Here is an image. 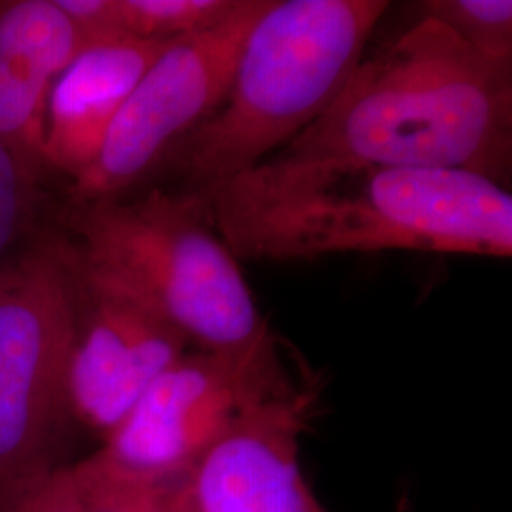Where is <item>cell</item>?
Here are the masks:
<instances>
[{"label":"cell","mask_w":512,"mask_h":512,"mask_svg":"<svg viewBox=\"0 0 512 512\" xmlns=\"http://www.w3.org/2000/svg\"><path fill=\"white\" fill-rule=\"evenodd\" d=\"M317 401L296 384L245 412L190 469L194 512H327L300 469Z\"/></svg>","instance_id":"cell-9"},{"label":"cell","mask_w":512,"mask_h":512,"mask_svg":"<svg viewBox=\"0 0 512 512\" xmlns=\"http://www.w3.org/2000/svg\"><path fill=\"white\" fill-rule=\"evenodd\" d=\"M268 6L270 0H238L217 25L169 40L129 95L97 160L71 181V203L124 198L164 167L222 105L243 42Z\"/></svg>","instance_id":"cell-6"},{"label":"cell","mask_w":512,"mask_h":512,"mask_svg":"<svg viewBox=\"0 0 512 512\" xmlns=\"http://www.w3.org/2000/svg\"><path fill=\"white\" fill-rule=\"evenodd\" d=\"M57 243L73 275L76 300L69 410L105 439L190 344L143 296L86 264L65 239Z\"/></svg>","instance_id":"cell-8"},{"label":"cell","mask_w":512,"mask_h":512,"mask_svg":"<svg viewBox=\"0 0 512 512\" xmlns=\"http://www.w3.org/2000/svg\"><path fill=\"white\" fill-rule=\"evenodd\" d=\"M167 42H99L55 78L44 126L46 169L74 181L97 160L114 120Z\"/></svg>","instance_id":"cell-11"},{"label":"cell","mask_w":512,"mask_h":512,"mask_svg":"<svg viewBox=\"0 0 512 512\" xmlns=\"http://www.w3.org/2000/svg\"><path fill=\"white\" fill-rule=\"evenodd\" d=\"M294 385L274 332L251 348L184 353L97 452L139 475H186L245 412Z\"/></svg>","instance_id":"cell-7"},{"label":"cell","mask_w":512,"mask_h":512,"mask_svg":"<svg viewBox=\"0 0 512 512\" xmlns=\"http://www.w3.org/2000/svg\"><path fill=\"white\" fill-rule=\"evenodd\" d=\"M277 154L467 171L509 190L512 65L420 18L366 50L330 109Z\"/></svg>","instance_id":"cell-2"},{"label":"cell","mask_w":512,"mask_h":512,"mask_svg":"<svg viewBox=\"0 0 512 512\" xmlns=\"http://www.w3.org/2000/svg\"><path fill=\"white\" fill-rule=\"evenodd\" d=\"M238 0H99L95 27L105 40H173L228 18Z\"/></svg>","instance_id":"cell-12"},{"label":"cell","mask_w":512,"mask_h":512,"mask_svg":"<svg viewBox=\"0 0 512 512\" xmlns=\"http://www.w3.org/2000/svg\"><path fill=\"white\" fill-rule=\"evenodd\" d=\"M31 190L14 156L0 143V264L21 232Z\"/></svg>","instance_id":"cell-15"},{"label":"cell","mask_w":512,"mask_h":512,"mask_svg":"<svg viewBox=\"0 0 512 512\" xmlns=\"http://www.w3.org/2000/svg\"><path fill=\"white\" fill-rule=\"evenodd\" d=\"M387 8L384 0H270L222 105L165 162L179 190L203 202L310 128L344 90Z\"/></svg>","instance_id":"cell-3"},{"label":"cell","mask_w":512,"mask_h":512,"mask_svg":"<svg viewBox=\"0 0 512 512\" xmlns=\"http://www.w3.org/2000/svg\"><path fill=\"white\" fill-rule=\"evenodd\" d=\"M420 18L433 19L463 40L475 54L512 65V2L509 0H425Z\"/></svg>","instance_id":"cell-13"},{"label":"cell","mask_w":512,"mask_h":512,"mask_svg":"<svg viewBox=\"0 0 512 512\" xmlns=\"http://www.w3.org/2000/svg\"><path fill=\"white\" fill-rule=\"evenodd\" d=\"M73 275L57 239L0 264V505L50 473L69 410Z\"/></svg>","instance_id":"cell-5"},{"label":"cell","mask_w":512,"mask_h":512,"mask_svg":"<svg viewBox=\"0 0 512 512\" xmlns=\"http://www.w3.org/2000/svg\"><path fill=\"white\" fill-rule=\"evenodd\" d=\"M67 245L124 283L202 351H238L270 336L239 260L205 203L179 188L71 203Z\"/></svg>","instance_id":"cell-4"},{"label":"cell","mask_w":512,"mask_h":512,"mask_svg":"<svg viewBox=\"0 0 512 512\" xmlns=\"http://www.w3.org/2000/svg\"><path fill=\"white\" fill-rule=\"evenodd\" d=\"M0 512H84L73 467H54L2 503Z\"/></svg>","instance_id":"cell-14"},{"label":"cell","mask_w":512,"mask_h":512,"mask_svg":"<svg viewBox=\"0 0 512 512\" xmlns=\"http://www.w3.org/2000/svg\"><path fill=\"white\" fill-rule=\"evenodd\" d=\"M90 46L59 0H0V143L31 188L46 171L52 84Z\"/></svg>","instance_id":"cell-10"},{"label":"cell","mask_w":512,"mask_h":512,"mask_svg":"<svg viewBox=\"0 0 512 512\" xmlns=\"http://www.w3.org/2000/svg\"><path fill=\"white\" fill-rule=\"evenodd\" d=\"M165 512H194L192 499H190V490H188V476H186L183 486L179 488V492L173 497L171 505L167 507V511Z\"/></svg>","instance_id":"cell-16"},{"label":"cell","mask_w":512,"mask_h":512,"mask_svg":"<svg viewBox=\"0 0 512 512\" xmlns=\"http://www.w3.org/2000/svg\"><path fill=\"white\" fill-rule=\"evenodd\" d=\"M203 203L238 260L512 255L511 192L467 171L275 154Z\"/></svg>","instance_id":"cell-1"}]
</instances>
